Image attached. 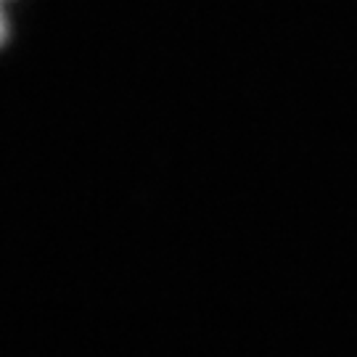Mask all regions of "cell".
<instances>
[{
	"label": "cell",
	"mask_w": 357,
	"mask_h": 357,
	"mask_svg": "<svg viewBox=\"0 0 357 357\" xmlns=\"http://www.w3.org/2000/svg\"><path fill=\"white\" fill-rule=\"evenodd\" d=\"M8 38V19H6V11H3V0H0V45Z\"/></svg>",
	"instance_id": "cell-1"
}]
</instances>
